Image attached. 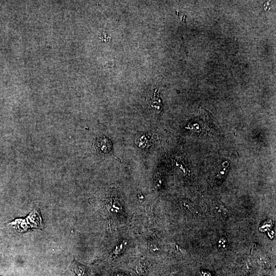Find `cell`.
I'll use <instances>...</instances> for the list:
<instances>
[{"label":"cell","mask_w":276,"mask_h":276,"mask_svg":"<svg viewBox=\"0 0 276 276\" xmlns=\"http://www.w3.org/2000/svg\"><path fill=\"white\" fill-rule=\"evenodd\" d=\"M116 276H123L122 275H120V274H118V275H116Z\"/></svg>","instance_id":"cell-1"}]
</instances>
